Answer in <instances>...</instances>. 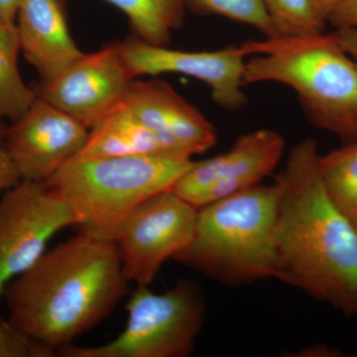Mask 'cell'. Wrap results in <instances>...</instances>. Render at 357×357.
<instances>
[{
  "label": "cell",
  "instance_id": "cell-23",
  "mask_svg": "<svg viewBox=\"0 0 357 357\" xmlns=\"http://www.w3.org/2000/svg\"><path fill=\"white\" fill-rule=\"evenodd\" d=\"M20 174L3 145L0 144V192L20 182Z\"/></svg>",
  "mask_w": 357,
  "mask_h": 357
},
{
  "label": "cell",
  "instance_id": "cell-12",
  "mask_svg": "<svg viewBox=\"0 0 357 357\" xmlns=\"http://www.w3.org/2000/svg\"><path fill=\"white\" fill-rule=\"evenodd\" d=\"M89 131L37 96L28 112L6 128L2 145L21 181L45 183L79 153Z\"/></svg>",
  "mask_w": 357,
  "mask_h": 357
},
{
  "label": "cell",
  "instance_id": "cell-7",
  "mask_svg": "<svg viewBox=\"0 0 357 357\" xmlns=\"http://www.w3.org/2000/svg\"><path fill=\"white\" fill-rule=\"evenodd\" d=\"M197 217L198 208L172 190L138 206L114 239L126 280L137 286L153 283L162 265L191 243Z\"/></svg>",
  "mask_w": 357,
  "mask_h": 357
},
{
  "label": "cell",
  "instance_id": "cell-26",
  "mask_svg": "<svg viewBox=\"0 0 357 357\" xmlns=\"http://www.w3.org/2000/svg\"><path fill=\"white\" fill-rule=\"evenodd\" d=\"M22 0H0V18L10 25H16V16Z\"/></svg>",
  "mask_w": 357,
  "mask_h": 357
},
{
  "label": "cell",
  "instance_id": "cell-17",
  "mask_svg": "<svg viewBox=\"0 0 357 357\" xmlns=\"http://www.w3.org/2000/svg\"><path fill=\"white\" fill-rule=\"evenodd\" d=\"M20 43L16 25L0 18V119L17 121L36 100L34 89L26 86L18 70Z\"/></svg>",
  "mask_w": 357,
  "mask_h": 357
},
{
  "label": "cell",
  "instance_id": "cell-19",
  "mask_svg": "<svg viewBox=\"0 0 357 357\" xmlns=\"http://www.w3.org/2000/svg\"><path fill=\"white\" fill-rule=\"evenodd\" d=\"M185 7L199 15H217L251 26L265 38L278 37L262 0H184Z\"/></svg>",
  "mask_w": 357,
  "mask_h": 357
},
{
  "label": "cell",
  "instance_id": "cell-27",
  "mask_svg": "<svg viewBox=\"0 0 357 357\" xmlns=\"http://www.w3.org/2000/svg\"><path fill=\"white\" fill-rule=\"evenodd\" d=\"M300 354V356H312L314 354H316L314 356H323L321 354H323L324 356H335V351H332V349H328V347H321V345L305 349V351H301Z\"/></svg>",
  "mask_w": 357,
  "mask_h": 357
},
{
  "label": "cell",
  "instance_id": "cell-22",
  "mask_svg": "<svg viewBox=\"0 0 357 357\" xmlns=\"http://www.w3.org/2000/svg\"><path fill=\"white\" fill-rule=\"evenodd\" d=\"M328 22L340 28L356 27L357 26V0H345L344 3L333 11Z\"/></svg>",
  "mask_w": 357,
  "mask_h": 357
},
{
  "label": "cell",
  "instance_id": "cell-28",
  "mask_svg": "<svg viewBox=\"0 0 357 357\" xmlns=\"http://www.w3.org/2000/svg\"><path fill=\"white\" fill-rule=\"evenodd\" d=\"M6 126H4L3 123L0 122V144H1L2 141L4 139V134H6Z\"/></svg>",
  "mask_w": 357,
  "mask_h": 357
},
{
  "label": "cell",
  "instance_id": "cell-11",
  "mask_svg": "<svg viewBox=\"0 0 357 357\" xmlns=\"http://www.w3.org/2000/svg\"><path fill=\"white\" fill-rule=\"evenodd\" d=\"M132 79L119 43H114L84 54L60 76L41 83L34 91L89 130L123 102Z\"/></svg>",
  "mask_w": 357,
  "mask_h": 357
},
{
  "label": "cell",
  "instance_id": "cell-14",
  "mask_svg": "<svg viewBox=\"0 0 357 357\" xmlns=\"http://www.w3.org/2000/svg\"><path fill=\"white\" fill-rule=\"evenodd\" d=\"M16 28L21 51L41 83H50L84 53L70 34L66 0H22Z\"/></svg>",
  "mask_w": 357,
  "mask_h": 357
},
{
  "label": "cell",
  "instance_id": "cell-5",
  "mask_svg": "<svg viewBox=\"0 0 357 357\" xmlns=\"http://www.w3.org/2000/svg\"><path fill=\"white\" fill-rule=\"evenodd\" d=\"M194 163L182 154L73 158L44 184L69 206L79 232L114 241L138 206L172 190Z\"/></svg>",
  "mask_w": 357,
  "mask_h": 357
},
{
  "label": "cell",
  "instance_id": "cell-10",
  "mask_svg": "<svg viewBox=\"0 0 357 357\" xmlns=\"http://www.w3.org/2000/svg\"><path fill=\"white\" fill-rule=\"evenodd\" d=\"M284 148L285 141L276 131L259 129L245 134L225 153L195 162L172 191L202 208L259 184L278 165Z\"/></svg>",
  "mask_w": 357,
  "mask_h": 357
},
{
  "label": "cell",
  "instance_id": "cell-20",
  "mask_svg": "<svg viewBox=\"0 0 357 357\" xmlns=\"http://www.w3.org/2000/svg\"><path fill=\"white\" fill-rule=\"evenodd\" d=\"M279 36H305L324 32L311 0H262Z\"/></svg>",
  "mask_w": 357,
  "mask_h": 357
},
{
  "label": "cell",
  "instance_id": "cell-24",
  "mask_svg": "<svg viewBox=\"0 0 357 357\" xmlns=\"http://www.w3.org/2000/svg\"><path fill=\"white\" fill-rule=\"evenodd\" d=\"M335 33L340 46L357 63V26L340 28Z\"/></svg>",
  "mask_w": 357,
  "mask_h": 357
},
{
  "label": "cell",
  "instance_id": "cell-4",
  "mask_svg": "<svg viewBox=\"0 0 357 357\" xmlns=\"http://www.w3.org/2000/svg\"><path fill=\"white\" fill-rule=\"evenodd\" d=\"M279 189L256 184L198 208L191 243L173 258L229 285L284 282L276 243Z\"/></svg>",
  "mask_w": 357,
  "mask_h": 357
},
{
  "label": "cell",
  "instance_id": "cell-15",
  "mask_svg": "<svg viewBox=\"0 0 357 357\" xmlns=\"http://www.w3.org/2000/svg\"><path fill=\"white\" fill-rule=\"evenodd\" d=\"M165 154L181 153L142 123L122 102L98 126L89 129L86 144L75 158Z\"/></svg>",
  "mask_w": 357,
  "mask_h": 357
},
{
  "label": "cell",
  "instance_id": "cell-21",
  "mask_svg": "<svg viewBox=\"0 0 357 357\" xmlns=\"http://www.w3.org/2000/svg\"><path fill=\"white\" fill-rule=\"evenodd\" d=\"M0 357H49L9 321L0 319Z\"/></svg>",
  "mask_w": 357,
  "mask_h": 357
},
{
  "label": "cell",
  "instance_id": "cell-25",
  "mask_svg": "<svg viewBox=\"0 0 357 357\" xmlns=\"http://www.w3.org/2000/svg\"><path fill=\"white\" fill-rule=\"evenodd\" d=\"M312 6L319 20L326 22L333 11L345 0H311Z\"/></svg>",
  "mask_w": 357,
  "mask_h": 357
},
{
  "label": "cell",
  "instance_id": "cell-3",
  "mask_svg": "<svg viewBox=\"0 0 357 357\" xmlns=\"http://www.w3.org/2000/svg\"><path fill=\"white\" fill-rule=\"evenodd\" d=\"M241 46L248 56L245 86H288L317 128L345 143L357 140V63L335 32L273 37Z\"/></svg>",
  "mask_w": 357,
  "mask_h": 357
},
{
  "label": "cell",
  "instance_id": "cell-6",
  "mask_svg": "<svg viewBox=\"0 0 357 357\" xmlns=\"http://www.w3.org/2000/svg\"><path fill=\"white\" fill-rule=\"evenodd\" d=\"M128 325L109 344L81 347L70 344L63 357H185L194 351L204 317L201 290L181 280L165 293L137 286L129 299Z\"/></svg>",
  "mask_w": 357,
  "mask_h": 357
},
{
  "label": "cell",
  "instance_id": "cell-13",
  "mask_svg": "<svg viewBox=\"0 0 357 357\" xmlns=\"http://www.w3.org/2000/svg\"><path fill=\"white\" fill-rule=\"evenodd\" d=\"M123 102L178 153L192 157L217 143L215 126L166 82L132 79Z\"/></svg>",
  "mask_w": 357,
  "mask_h": 357
},
{
  "label": "cell",
  "instance_id": "cell-1",
  "mask_svg": "<svg viewBox=\"0 0 357 357\" xmlns=\"http://www.w3.org/2000/svg\"><path fill=\"white\" fill-rule=\"evenodd\" d=\"M114 241L79 232L7 283L8 321L49 357L109 317L128 293Z\"/></svg>",
  "mask_w": 357,
  "mask_h": 357
},
{
  "label": "cell",
  "instance_id": "cell-8",
  "mask_svg": "<svg viewBox=\"0 0 357 357\" xmlns=\"http://www.w3.org/2000/svg\"><path fill=\"white\" fill-rule=\"evenodd\" d=\"M76 218L44 183L20 181L0 199V299L4 288L46 252L60 230Z\"/></svg>",
  "mask_w": 357,
  "mask_h": 357
},
{
  "label": "cell",
  "instance_id": "cell-18",
  "mask_svg": "<svg viewBox=\"0 0 357 357\" xmlns=\"http://www.w3.org/2000/svg\"><path fill=\"white\" fill-rule=\"evenodd\" d=\"M326 192L357 227V140L319 159Z\"/></svg>",
  "mask_w": 357,
  "mask_h": 357
},
{
  "label": "cell",
  "instance_id": "cell-16",
  "mask_svg": "<svg viewBox=\"0 0 357 357\" xmlns=\"http://www.w3.org/2000/svg\"><path fill=\"white\" fill-rule=\"evenodd\" d=\"M128 18L134 37L155 46H167L171 35L184 24V0H103Z\"/></svg>",
  "mask_w": 357,
  "mask_h": 357
},
{
  "label": "cell",
  "instance_id": "cell-2",
  "mask_svg": "<svg viewBox=\"0 0 357 357\" xmlns=\"http://www.w3.org/2000/svg\"><path fill=\"white\" fill-rule=\"evenodd\" d=\"M319 159L316 141L302 140L274 181L284 282L357 316V227L326 192Z\"/></svg>",
  "mask_w": 357,
  "mask_h": 357
},
{
  "label": "cell",
  "instance_id": "cell-9",
  "mask_svg": "<svg viewBox=\"0 0 357 357\" xmlns=\"http://www.w3.org/2000/svg\"><path fill=\"white\" fill-rule=\"evenodd\" d=\"M119 46L133 79L146 75H185L206 84L213 102L227 112H237L246 105L243 86L248 56L241 45L217 51L191 52L155 46L132 37L119 42Z\"/></svg>",
  "mask_w": 357,
  "mask_h": 357
}]
</instances>
